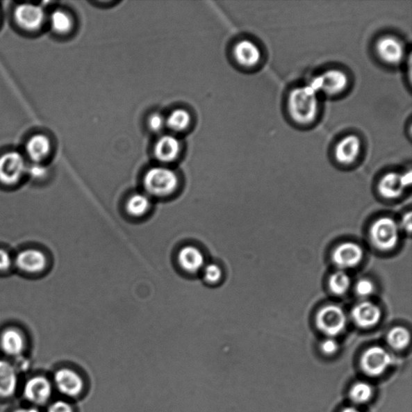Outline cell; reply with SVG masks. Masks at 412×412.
<instances>
[{"instance_id":"1","label":"cell","mask_w":412,"mask_h":412,"mask_svg":"<svg viewBox=\"0 0 412 412\" xmlns=\"http://www.w3.org/2000/svg\"><path fill=\"white\" fill-rule=\"evenodd\" d=\"M290 117L298 124L309 125L317 120L320 112V96L311 85L298 86L288 98Z\"/></svg>"},{"instance_id":"2","label":"cell","mask_w":412,"mask_h":412,"mask_svg":"<svg viewBox=\"0 0 412 412\" xmlns=\"http://www.w3.org/2000/svg\"><path fill=\"white\" fill-rule=\"evenodd\" d=\"M144 186L147 195L166 197L174 195L179 186V176L167 167H154L144 176Z\"/></svg>"},{"instance_id":"3","label":"cell","mask_w":412,"mask_h":412,"mask_svg":"<svg viewBox=\"0 0 412 412\" xmlns=\"http://www.w3.org/2000/svg\"><path fill=\"white\" fill-rule=\"evenodd\" d=\"M28 163L22 152L11 150L0 156V183L16 186L27 174Z\"/></svg>"},{"instance_id":"4","label":"cell","mask_w":412,"mask_h":412,"mask_svg":"<svg viewBox=\"0 0 412 412\" xmlns=\"http://www.w3.org/2000/svg\"><path fill=\"white\" fill-rule=\"evenodd\" d=\"M394 359L388 349L384 347H370L365 351L360 359L361 369L369 377H379L393 365Z\"/></svg>"},{"instance_id":"5","label":"cell","mask_w":412,"mask_h":412,"mask_svg":"<svg viewBox=\"0 0 412 412\" xmlns=\"http://www.w3.org/2000/svg\"><path fill=\"white\" fill-rule=\"evenodd\" d=\"M370 238L379 250H393L399 242V230L398 224L389 217H383L376 221L370 229Z\"/></svg>"},{"instance_id":"6","label":"cell","mask_w":412,"mask_h":412,"mask_svg":"<svg viewBox=\"0 0 412 412\" xmlns=\"http://www.w3.org/2000/svg\"><path fill=\"white\" fill-rule=\"evenodd\" d=\"M349 79L347 73L339 69H330L315 78L310 85L318 94L334 97L345 92L349 88Z\"/></svg>"},{"instance_id":"7","label":"cell","mask_w":412,"mask_h":412,"mask_svg":"<svg viewBox=\"0 0 412 412\" xmlns=\"http://www.w3.org/2000/svg\"><path fill=\"white\" fill-rule=\"evenodd\" d=\"M13 18L19 28L28 33H35L42 29L47 16L40 5L24 3L14 8Z\"/></svg>"},{"instance_id":"8","label":"cell","mask_w":412,"mask_h":412,"mask_svg":"<svg viewBox=\"0 0 412 412\" xmlns=\"http://www.w3.org/2000/svg\"><path fill=\"white\" fill-rule=\"evenodd\" d=\"M316 324L320 332L328 338H334L347 327V315L337 305H327L318 312Z\"/></svg>"},{"instance_id":"9","label":"cell","mask_w":412,"mask_h":412,"mask_svg":"<svg viewBox=\"0 0 412 412\" xmlns=\"http://www.w3.org/2000/svg\"><path fill=\"white\" fill-rule=\"evenodd\" d=\"M376 53L381 62L390 65L403 63L406 57L405 44L401 39L393 35L380 38L375 44Z\"/></svg>"},{"instance_id":"10","label":"cell","mask_w":412,"mask_h":412,"mask_svg":"<svg viewBox=\"0 0 412 412\" xmlns=\"http://www.w3.org/2000/svg\"><path fill=\"white\" fill-rule=\"evenodd\" d=\"M233 56L237 63L245 68H253L261 64L263 53L261 47L252 40H239L233 48Z\"/></svg>"},{"instance_id":"11","label":"cell","mask_w":412,"mask_h":412,"mask_svg":"<svg viewBox=\"0 0 412 412\" xmlns=\"http://www.w3.org/2000/svg\"><path fill=\"white\" fill-rule=\"evenodd\" d=\"M54 383L63 395L75 398L83 393L84 381L81 375L74 370L60 369L54 375Z\"/></svg>"},{"instance_id":"12","label":"cell","mask_w":412,"mask_h":412,"mask_svg":"<svg viewBox=\"0 0 412 412\" xmlns=\"http://www.w3.org/2000/svg\"><path fill=\"white\" fill-rule=\"evenodd\" d=\"M362 149V140L357 135H345L335 146V159L343 165H352L359 159Z\"/></svg>"},{"instance_id":"13","label":"cell","mask_w":412,"mask_h":412,"mask_svg":"<svg viewBox=\"0 0 412 412\" xmlns=\"http://www.w3.org/2000/svg\"><path fill=\"white\" fill-rule=\"evenodd\" d=\"M332 258L335 265L342 271L359 265L363 261V251L358 244L345 242L335 249Z\"/></svg>"},{"instance_id":"14","label":"cell","mask_w":412,"mask_h":412,"mask_svg":"<svg viewBox=\"0 0 412 412\" xmlns=\"http://www.w3.org/2000/svg\"><path fill=\"white\" fill-rule=\"evenodd\" d=\"M52 395V385L42 376H35L25 384L24 395L25 399L34 404L47 403Z\"/></svg>"},{"instance_id":"15","label":"cell","mask_w":412,"mask_h":412,"mask_svg":"<svg viewBox=\"0 0 412 412\" xmlns=\"http://www.w3.org/2000/svg\"><path fill=\"white\" fill-rule=\"evenodd\" d=\"M47 258L45 254L35 249H28L17 254L15 264L20 271L37 274L44 271L47 266Z\"/></svg>"},{"instance_id":"16","label":"cell","mask_w":412,"mask_h":412,"mask_svg":"<svg viewBox=\"0 0 412 412\" xmlns=\"http://www.w3.org/2000/svg\"><path fill=\"white\" fill-rule=\"evenodd\" d=\"M25 155L32 163H43L52 151V142L47 135H33L27 140L24 147Z\"/></svg>"},{"instance_id":"17","label":"cell","mask_w":412,"mask_h":412,"mask_svg":"<svg viewBox=\"0 0 412 412\" xmlns=\"http://www.w3.org/2000/svg\"><path fill=\"white\" fill-rule=\"evenodd\" d=\"M206 258L204 254L195 246L183 247L177 254V262L185 272L195 274L204 268Z\"/></svg>"},{"instance_id":"18","label":"cell","mask_w":412,"mask_h":412,"mask_svg":"<svg viewBox=\"0 0 412 412\" xmlns=\"http://www.w3.org/2000/svg\"><path fill=\"white\" fill-rule=\"evenodd\" d=\"M354 322L359 327L370 329L375 327L381 319V310L377 305L365 302L354 307L352 311Z\"/></svg>"},{"instance_id":"19","label":"cell","mask_w":412,"mask_h":412,"mask_svg":"<svg viewBox=\"0 0 412 412\" xmlns=\"http://www.w3.org/2000/svg\"><path fill=\"white\" fill-rule=\"evenodd\" d=\"M181 149V142L176 136L164 135L155 144L154 155L162 163H171L179 156Z\"/></svg>"},{"instance_id":"20","label":"cell","mask_w":412,"mask_h":412,"mask_svg":"<svg viewBox=\"0 0 412 412\" xmlns=\"http://www.w3.org/2000/svg\"><path fill=\"white\" fill-rule=\"evenodd\" d=\"M18 375L16 368L7 362L0 360V396L8 398L16 393Z\"/></svg>"},{"instance_id":"21","label":"cell","mask_w":412,"mask_h":412,"mask_svg":"<svg viewBox=\"0 0 412 412\" xmlns=\"http://www.w3.org/2000/svg\"><path fill=\"white\" fill-rule=\"evenodd\" d=\"M0 347L3 352L16 357L23 353L25 347L24 336L18 329L9 328L0 336Z\"/></svg>"},{"instance_id":"22","label":"cell","mask_w":412,"mask_h":412,"mask_svg":"<svg viewBox=\"0 0 412 412\" xmlns=\"http://www.w3.org/2000/svg\"><path fill=\"white\" fill-rule=\"evenodd\" d=\"M405 186L401 179V174L396 172H388L379 182V190L380 195L388 199H395L402 195Z\"/></svg>"},{"instance_id":"23","label":"cell","mask_w":412,"mask_h":412,"mask_svg":"<svg viewBox=\"0 0 412 412\" xmlns=\"http://www.w3.org/2000/svg\"><path fill=\"white\" fill-rule=\"evenodd\" d=\"M151 198L147 193L137 192L131 195L126 202V211L131 217L139 218L149 212Z\"/></svg>"},{"instance_id":"24","label":"cell","mask_w":412,"mask_h":412,"mask_svg":"<svg viewBox=\"0 0 412 412\" xmlns=\"http://www.w3.org/2000/svg\"><path fill=\"white\" fill-rule=\"evenodd\" d=\"M51 29L58 35L69 33L74 26V20L70 15L62 9L54 10L49 17Z\"/></svg>"},{"instance_id":"25","label":"cell","mask_w":412,"mask_h":412,"mask_svg":"<svg viewBox=\"0 0 412 412\" xmlns=\"http://www.w3.org/2000/svg\"><path fill=\"white\" fill-rule=\"evenodd\" d=\"M374 388L369 383L360 381L355 383L349 391L351 401L356 404H364L373 398Z\"/></svg>"},{"instance_id":"26","label":"cell","mask_w":412,"mask_h":412,"mask_svg":"<svg viewBox=\"0 0 412 412\" xmlns=\"http://www.w3.org/2000/svg\"><path fill=\"white\" fill-rule=\"evenodd\" d=\"M191 115L190 112L185 109H176L172 110L166 118V126L172 131L181 132L185 131L191 124Z\"/></svg>"},{"instance_id":"27","label":"cell","mask_w":412,"mask_h":412,"mask_svg":"<svg viewBox=\"0 0 412 412\" xmlns=\"http://www.w3.org/2000/svg\"><path fill=\"white\" fill-rule=\"evenodd\" d=\"M388 343L395 350H403L409 347L411 343V333L404 327H395L388 334Z\"/></svg>"},{"instance_id":"28","label":"cell","mask_w":412,"mask_h":412,"mask_svg":"<svg viewBox=\"0 0 412 412\" xmlns=\"http://www.w3.org/2000/svg\"><path fill=\"white\" fill-rule=\"evenodd\" d=\"M350 278L343 271H338L332 274L329 278V286L330 290L335 295L342 296L347 293L350 287Z\"/></svg>"},{"instance_id":"29","label":"cell","mask_w":412,"mask_h":412,"mask_svg":"<svg viewBox=\"0 0 412 412\" xmlns=\"http://www.w3.org/2000/svg\"><path fill=\"white\" fill-rule=\"evenodd\" d=\"M203 270V279L206 283L213 286L220 283L222 278V270L216 263H208Z\"/></svg>"},{"instance_id":"30","label":"cell","mask_w":412,"mask_h":412,"mask_svg":"<svg viewBox=\"0 0 412 412\" xmlns=\"http://www.w3.org/2000/svg\"><path fill=\"white\" fill-rule=\"evenodd\" d=\"M27 174L35 180H42L48 175V167L43 163H32L28 165Z\"/></svg>"},{"instance_id":"31","label":"cell","mask_w":412,"mask_h":412,"mask_svg":"<svg viewBox=\"0 0 412 412\" xmlns=\"http://www.w3.org/2000/svg\"><path fill=\"white\" fill-rule=\"evenodd\" d=\"M147 126L151 131L160 133L166 126V119L159 113L152 114L147 120Z\"/></svg>"},{"instance_id":"32","label":"cell","mask_w":412,"mask_h":412,"mask_svg":"<svg viewBox=\"0 0 412 412\" xmlns=\"http://www.w3.org/2000/svg\"><path fill=\"white\" fill-rule=\"evenodd\" d=\"M374 286L369 279H362L356 286V292L359 297H368L374 292Z\"/></svg>"},{"instance_id":"33","label":"cell","mask_w":412,"mask_h":412,"mask_svg":"<svg viewBox=\"0 0 412 412\" xmlns=\"http://www.w3.org/2000/svg\"><path fill=\"white\" fill-rule=\"evenodd\" d=\"M339 349V344L333 338H328L320 344V350L327 356H332L337 354Z\"/></svg>"},{"instance_id":"34","label":"cell","mask_w":412,"mask_h":412,"mask_svg":"<svg viewBox=\"0 0 412 412\" xmlns=\"http://www.w3.org/2000/svg\"><path fill=\"white\" fill-rule=\"evenodd\" d=\"M48 412H74V410L68 402L58 400L50 405Z\"/></svg>"},{"instance_id":"35","label":"cell","mask_w":412,"mask_h":412,"mask_svg":"<svg viewBox=\"0 0 412 412\" xmlns=\"http://www.w3.org/2000/svg\"><path fill=\"white\" fill-rule=\"evenodd\" d=\"M13 265V258L9 253L0 249V272H6Z\"/></svg>"},{"instance_id":"36","label":"cell","mask_w":412,"mask_h":412,"mask_svg":"<svg viewBox=\"0 0 412 412\" xmlns=\"http://www.w3.org/2000/svg\"><path fill=\"white\" fill-rule=\"evenodd\" d=\"M402 227H403L404 230L409 233H411V229H412V223H411V213L409 212L406 213L402 220Z\"/></svg>"},{"instance_id":"37","label":"cell","mask_w":412,"mask_h":412,"mask_svg":"<svg viewBox=\"0 0 412 412\" xmlns=\"http://www.w3.org/2000/svg\"><path fill=\"white\" fill-rule=\"evenodd\" d=\"M401 179L405 188L409 187L412 181L411 172L409 171L406 174H401Z\"/></svg>"},{"instance_id":"38","label":"cell","mask_w":412,"mask_h":412,"mask_svg":"<svg viewBox=\"0 0 412 412\" xmlns=\"http://www.w3.org/2000/svg\"><path fill=\"white\" fill-rule=\"evenodd\" d=\"M14 412H40V411L35 408H29V409H20Z\"/></svg>"},{"instance_id":"39","label":"cell","mask_w":412,"mask_h":412,"mask_svg":"<svg viewBox=\"0 0 412 412\" xmlns=\"http://www.w3.org/2000/svg\"><path fill=\"white\" fill-rule=\"evenodd\" d=\"M340 412H363V411H361L359 409L354 408V406H348V408L344 409Z\"/></svg>"}]
</instances>
